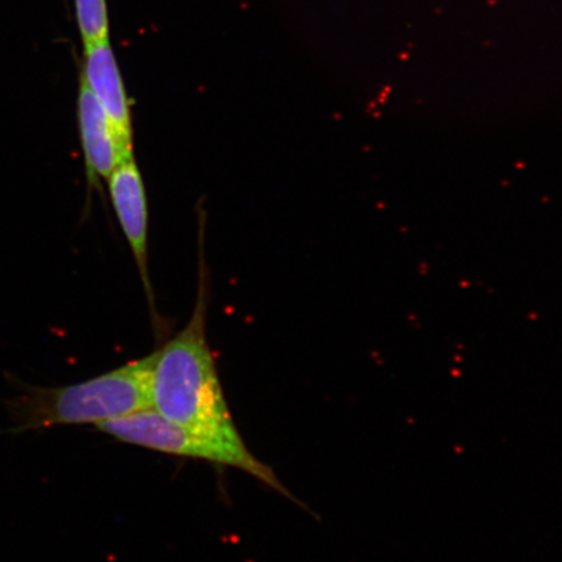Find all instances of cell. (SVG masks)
<instances>
[{
  "instance_id": "1",
  "label": "cell",
  "mask_w": 562,
  "mask_h": 562,
  "mask_svg": "<svg viewBox=\"0 0 562 562\" xmlns=\"http://www.w3.org/2000/svg\"><path fill=\"white\" fill-rule=\"evenodd\" d=\"M201 271L199 296L191 319L156 350L151 376L153 411L188 430L243 445L207 341L209 292Z\"/></svg>"
},
{
  "instance_id": "2",
  "label": "cell",
  "mask_w": 562,
  "mask_h": 562,
  "mask_svg": "<svg viewBox=\"0 0 562 562\" xmlns=\"http://www.w3.org/2000/svg\"><path fill=\"white\" fill-rule=\"evenodd\" d=\"M156 351L86 382L38 386L16 381L7 400L11 435L42 432L59 426L100 425L153 409L151 376Z\"/></svg>"
},
{
  "instance_id": "3",
  "label": "cell",
  "mask_w": 562,
  "mask_h": 562,
  "mask_svg": "<svg viewBox=\"0 0 562 562\" xmlns=\"http://www.w3.org/2000/svg\"><path fill=\"white\" fill-rule=\"evenodd\" d=\"M95 427L126 445L243 470L266 486L280 492L281 495L293 498L291 492L283 486L273 470L259 461L245 446V442L235 445V442L188 430V428L161 418L153 409L103 422Z\"/></svg>"
},
{
  "instance_id": "4",
  "label": "cell",
  "mask_w": 562,
  "mask_h": 562,
  "mask_svg": "<svg viewBox=\"0 0 562 562\" xmlns=\"http://www.w3.org/2000/svg\"><path fill=\"white\" fill-rule=\"evenodd\" d=\"M105 181L109 184L112 206L130 244L147 301L154 313L156 300L149 273V209L143 175L135 156L124 159Z\"/></svg>"
},
{
  "instance_id": "5",
  "label": "cell",
  "mask_w": 562,
  "mask_h": 562,
  "mask_svg": "<svg viewBox=\"0 0 562 562\" xmlns=\"http://www.w3.org/2000/svg\"><path fill=\"white\" fill-rule=\"evenodd\" d=\"M83 47L86 50L80 77L109 116L123 151L128 157L135 156L131 102L110 38L98 40Z\"/></svg>"
},
{
  "instance_id": "6",
  "label": "cell",
  "mask_w": 562,
  "mask_h": 562,
  "mask_svg": "<svg viewBox=\"0 0 562 562\" xmlns=\"http://www.w3.org/2000/svg\"><path fill=\"white\" fill-rule=\"evenodd\" d=\"M77 121L87 179L90 187L98 189L101 180H108L115 168L131 157L123 151L109 116L81 77L77 95Z\"/></svg>"
},
{
  "instance_id": "7",
  "label": "cell",
  "mask_w": 562,
  "mask_h": 562,
  "mask_svg": "<svg viewBox=\"0 0 562 562\" xmlns=\"http://www.w3.org/2000/svg\"><path fill=\"white\" fill-rule=\"evenodd\" d=\"M75 11L83 45L109 37L108 0H75Z\"/></svg>"
}]
</instances>
